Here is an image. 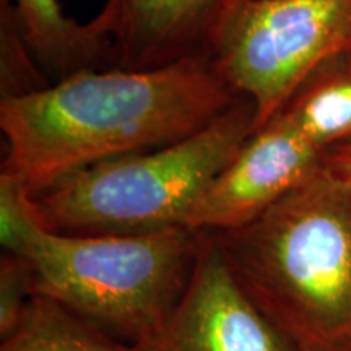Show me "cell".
<instances>
[{"instance_id": "obj_11", "label": "cell", "mask_w": 351, "mask_h": 351, "mask_svg": "<svg viewBox=\"0 0 351 351\" xmlns=\"http://www.w3.org/2000/svg\"><path fill=\"white\" fill-rule=\"evenodd\" d=\"M0 351H135L51 298L34 293Z\"/></svg>"}, {"instance_id": "obj_14", "label": "cell", "mask_w": 351, "mask_h": 351, "mask_svg": "<svg viewBox=\"0 0 351 351\" xmlns=\"http://www.w3.org/2000/svg\"><path fill=\"white\" fill-rule=\"evenodd\" d=\"M322 163L351 189V142L328 150Z\"/></svg>"}, {"instance_id": "obj_2", "label": "cell", "mask_w": 351, "mask_h": 351, "mask_svg": "<svg viewBox=\"0 0 351 351\" xmlns=\"http://www.w3.org/2000/svg\"><path fill=\"white\" fill-rule=\"evenodd\" d=\"M208 234L298 348L351 351V189L324 163L249 225Z\"/></svg>"}, {"instance_id": "obj_7", "label": "cell", "mask_w": 351, "mask_h": 351, "mask_svg": "<svg viewBox=\"0 0 351 351\" xmlns=\"http://www.w3.org/2000/svg\"><path fill=\"white\" fill-rule=\"evenodd\" d=\"M324 153L283 117L254 132L202 194L186 226L219 232L245 226L322 166Z\"/></svg>"}, {"instance_id": "obj_13", "label": "cell", "mask_w": 351, "mask_h": 351, "mask_svg": "<svg viewBox=\"0 0 351 351\" xmlns=\"http://www.w3.org/2000/svg\"><path fill=\"white\" fill-rule=\"evenodd\" d=\"M34 295V276L28 262L15 254L0 258V337L7 339L21 320Z\"/></svg>"}, {"instance_id": "obj_9", "label": "cell", "mask_w": 351, "mask_h": 351, "mask_svg": "<svg viewBox=\"0 0 351 351\" xmlns=\"http://www.w3.org/2000/svg\"><path fill=\"white\" fill-rule=\"evenodd\" d=\"M23 41L51 82L85 69H103L108 43L95 16L78 21L65 15L60 0H0Z\"/></svg>"}, {"instance_id": "obj_5", "label": "cell", "mask_w": 351, "mask_h": 351, "mask_svg": "<svg viewBox=\"0 0 351 351\" xmlns=\"http://www.w3.org/2000/svg\"><path fill=\"white\" fill-rule=\"evenodd\" d=\"M351 54V0H241L212 62L256 109L257 129L327 60Z\"/></svg>"}, {"instance_id": "obj_4", "label": "cell", "mask_w": 351, "mask_h": 351, "mask_svg": "<svg viewBox=\"0 0 351 351\" xmlns=\"http://www.w3.org/2000/svg\"><path fill=\"white\" fill-rule=\"evenodd\" d=\"M256 130V109L243 98L191 137L65 176L32 195L34 208L44 226L59 232L186 226L197 200Z\"/></svg>"}, {"instance_id": "obj_10", "label": "cell", "mask_w": 351, "mask_h": 351, "mask_svg": "<svg viewBox=\"0 0 351 351\" xmlns=\"http://www.w3.org/2000/svg\"><path fill=\"white\" fill-rule=\"evenodd\" d=\"M275 116L283 117L326 155L351 142V54L314 70Z\"/></svg>"}, {"instance_id": "obj_1", "label": "cell", "mask_w": 351, "mask_h": 351, "mask_svg": "<svg viewBox=\"0 0 351 351\" xmlns=\"http://www.w3.org/2000/svg\"><path fill=\"white\" fill-rule=\"evenodd\" d=\"M243 98L212 60L80 70L44 90L0 99V173L34 195L99 161L191 137Z\"/></svg>"}, {"instance_id": "obj_8", "label": "cell", "mask_w": 351, "mask_h": 351, "mask_svg": "<svg viewBox=\"0 0 351 351\" xmlns=\"http://www.w3.org/2000/svg\"><path fill=\"white\" fill-rule=\"evenodd\" d=\"M241 0H106L95 19L108 43L103 69L143 70L212 60Z\"/></svg>"}, {"instance_id": "obj_3", "label": "cell", "mask_w": 351, "mask_h": 351, "mask_svg": "<svg viewBox=\"0 0 351 351\" xmlns=\"http://www.w3.org/2000/svg\"><path fill=\"white\" fill-rule=\"evenodd\" d=\"M200 243L202 232L187 226L106 234L52 231L34 208L15 256L28 262L34 293L135 345L181 300Z\"/></svg>"}, {"instance_id": "obj_6", "label": "cell", "mask_w": 351, "mask_h": 351, "mask_svg": "<svg viewBox=\"0 0 351 351\" xmlns=\"http://www.w3.org/2000/svg\"><path fill=\"white\" fill-rule=\"evenodd\" d=\"M134 346L135 351H301L245 295L208 232H202L181 300Z\"/></svg>"}, {"instance_id": "obj_12", "label": "cell", "mask_w": 351, "mask_h": 351, "mask_svg": "<svg viewBox=\"0 0 351 351\" xmlns=\"http://www.w3.org/2000/svg\"><path fill=\"white\" fill-rule=\"evenodd\" d=\"M0 99L25 96L52 85L5 8L0 12Z\"/></svg>"}]
</instances>
